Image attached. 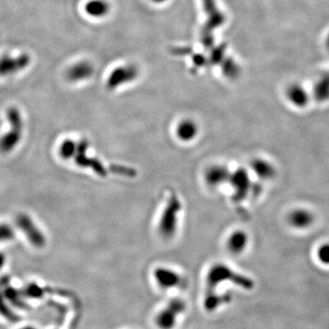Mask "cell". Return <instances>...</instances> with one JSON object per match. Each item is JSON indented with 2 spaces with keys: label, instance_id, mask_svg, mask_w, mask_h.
<instances>
[{
  "label": "cell",
  "instance_id": "6da1fadb",
  "mask_svg": "<svg viewBox=\"0 0 329 329\" xmlns=\"http://www.w3.org/2000/svg\"><path fill=\"white\" fill-rule=\"evenodd\" d=\"M230 282L244 290H252L254 282L250 277L239 274L223 263H217L209 269L207 274L206 294L214 293L219 285Z\"/></svg>",
  "mask_w": 329,
  "mask_h": 329
},
{
  "label": "cell",
  "instance_id": "7a4b0ae2",
  "mask_svg": "<svg viewBox=\"0 0 329 329\" xmlns=\"http://www.w3.org/2000/svg\"><path fill=\"white\" fill-rule=\"evenodd\" d=\"M182 205L176 194H172L167 198L165 207L163 209L159 223V234L165 240H169L175 236L177 224L178 215L181 211Z\"/></svg>",
  "mask_w": 329,
  "mask_h": 329
},
{
  "label": "cell",
  "instance_id": "3957f363",
  "mask_svg": "<svg viewBox=\"0 0 329 329\" xmlns=\"http://www.w3.org/2000/svg\"><path fill=\"white\" fill-rule=\"evenodd\" d=\"M6 115L11 127L9 132L0 138V151L2 153H8L16 148L21 139L23 131V120L18 110L10 107Z\"/></svg>",
  "mask_w": 329,
  "mask_h": 329
},
{
  "label": "cell",
  "instance_id": "277c9868",
  "mask_svg": "<svg viewBox=\"0 0 329 329\" xmlns=\"http://www.w3.org/2000/svg\"><path fill=\"white\" fill-rule=\"evenodd\" d=\"M186 309V304L184 300L180 298L172 299L157 317L156 323L159 329H174L177 318Z\"/></svg>",
  "mask_w": 329,
  "mask_h": 329
},
{
  "label": "cell",
  "instance_id": "5b68a950",
  "mask_svg": "<svg viewBox=\"0 0 329 329\" xmlns=\"http://www.w3.org/2000/svg\"><path fill=\"white\" fill-rule=\"evenodd\" d=\"M229 182L233 189V198L236 202L243 201L249 193L252 192V181L246 170L243 168L231 173Z\"/></svg>",
  "mask_w": 329,
  "mask_h": 329
},
{
  "label": "cell",
  "instance_id": "8992f818",
  "mask_svg": "<svg viewBox=\"0 0 329 329\" xmlns=\"http://www.w3.org/2000/svg\"><path fill=\"white\" fill-rule=\"evenodd\" d=\"M88 148H89V143L85 139H82L80 142L77 143L76 151L73 156L75 163L79 166L93 169L95 173H97L101 176H105L107 174V170L104 167V164L96 159L87 157L86 151Z\"/></svg>",
  "mask_w": 329,
  "mask_h": 329
},
{
  "label": "cell",
  "instance_id": "52a82bcc",
  "mask_svg": "<svg viewBox=\"0 0 329 329\" xmlns=\"http://www.w3.org/2000/svg\"><path fill=\"white\" fill-rule=\"evenodd\" d=\"M16 223L18 229L25 233L27 240L33 246L41 248L45 245V236L27 214H19L16 217Z\"/></svg>",
  "mask_w": 329,
  "mask_h": 329
},
{
  "label": "cell",
  "instance_id": "ba28073f",
  "mask_svg": "<svg viewBox=\"0 0 329 329\" xmlns=\"http://www.w3.org/2000/svg\"><path fill=\"white\" fill-rule=\"evenodd\" d=\"M154 275L158 285L163 289L183 288L186 286L185 279L171 269L159 267L155 270Z\"/></svg>",
  "mask_w": 329,
  "mask_h": 329
},
{
  "label": "cell",
  "instance_id": "9c48e42d",
  "mask_svg": "<svg viewBox=\"0 0 329 329\" xmlns=\"http://www.w3.org/2000/svg\"><path fill=\"white\" fill-rule=\"evenodd\" d=\"M30 63V57L22 54L17 57L4 56L0 58V76H7L27 68Z\"/></svg>",
  "mask_w": 329,
  "mask_h": 329
},
{
  "label": "cell",
  "instance_id": "30bf717a",
  "mask_svg": "<svg viewBox=\"0 0 329 329\" xmlns=\"http://www.w3.org/2000/svg\"><path fill=\"white\" fill-rule=\"evenodd\" d=\"M0 290L9 305L14 306L18 309H23V310L27 309V303L24 300V296L21 291L17 290L10 285L9 277L4 276L1 278Z\"/></svg>",
  "mask_w": 329,
  "mask_h": 329
},
{
  "label": "cell",
  "instance_id": "8fae6325",
  "mask_svg": "<svg viewBox=\"0 0 329 329\" xmlns=\"http://www.w3.org/2000/svg\"><path fill=\"white\" fill-rule=\"evenodd\" d=\"M230 172L223 164H214L207 169L205 173V180L208 186H219L229 182Z\"/></svg>",
  "mask_w": 329,
  "mask_h": 329
},
{
  "label": "cell",
  "instance_id": "7c38bea8",
  "mask_svg": "<svg viewBox=\"0 0 329 329\" xmlns=\"http://www.w3.org/2000/svg\"><path fill=\"white\" fill-rule=\"evenodd\" d=\"M137 75V71L134 67H121L115 69L111 73L108 81L107 87L113 90L124 83L132 82Z\"/></svg>",
  "mask_w": 329,
  "mask_h": 329
},
{
  "label": "cell",
  "instance_id": "4fadbf2b",
  "mask_svg": "<svg viewBox=\"0 0 329 329\" xmlns=\"http://www.w3.org/2000/svg\"><path fill=\"white\" fill-rule=\"evenodd\" d=\"M233 296L230 292L219 294L217 292L214 293H208L205 294V298H204V308L208 312H214L219 307L230 304L232 301Z\"/></svg>",
  "mask_w": 329,
  "mask_h": 329
},
{
  "label": "cell",
  "instance_id": "5bb4252c",
  "mask_svg": "<svg viewBox=\"0 0 329 329\" xmlns=\"http://www.w3.org/2000/svg\"><path fill=\"white\" fill-rule=\"evenodd\" d=\"M198 134V126L191 119H185L178 123L175 128L176 137L182 142H190Z\"/></svg>",
  "mask_w": 329,
  "mask_h": 329
},
{
  "label": "cell",
  "instance_id": "9a60e30c",
  "mask_svg": "<svg viewBox=\"0 0 329 329\" xmlns=\"http://www.w3.org/2000/svg\"><path fill=\"white\" fill-rule=\"evenodd\" d=\"M249 243V236L243 230H238L233 231L227 241V248L232 254H241L244 252Z\"/></svg>",
  "mask_w": 329,
  "mask_h": 329
},
{
  "label": "cell",
  "instance_id": "2e32d148",
  "mask_svg": "<svg viewBox=\"0 0 329 329\" xmlns=\"http://www.w3.org/2000/svg\"><path fill=\"white\" fill-rule=\"evenodd\" d=\"M93 67L86 61L78 62L71 67L67 72V78L71 82H80L93 75Z\"/></svg>",
  "mask_w": 329,
  "mask_h": 329
},
{
  "label": "cell",
  "instance_id": "e0dca14e",
  "mask_svg": "<svg viewBox=\"0 0 329 329\" xmlns=\"http://www.w3.org/2000/svg\"><path fill=\"white\" fill-rule=\"evenodd\" d=\"M289 223L296 229H307L314 222L313 214L304 208H298L289 215Z\"/></svg>",
  "mask_w": 329,
  "mask_h": 329
},
{
  "label": "cell",
  "instance_id": "ac0fdd59",
  "mask_svg": "<svg viewBox=\"0 0 329 329\" xmlns=\"http://www.w3.org/2000/svg\"><path fill=\"white\" fill-rule=\"evenodd\" d=\"M251 165L253 173L263 180L272 179L276 174V170L273 164L265 159H254Z\"/></svg>",
  "mask_w": 329,
  "mask_h": 329
},
{
  "label": "cell",
  "instance_id": "d6986e66",
  "mask_svg": "<svg viewBox=\"0 0 329 329\" xmlns=\"http://www.w3.org/2000/svg\"><path fill=\"white\" fill-rule=\"evenodd\" d=\"M109 10V4L104 0H91L85 5L86 13L94 17L104 16Z\"/></svg>",
  "mask_w": 329,
  "mask_h": 329
},
{
  "label": "cell",
  "instance_id": "ffe728a7",
  "mask_svg": "<svg viewBox=\"0 0 329 329\" xmlns=\"http://www.w3.org/2000/svg\"><path fill=\"white\" fill-rule=\"evenodd\" d=\"M287 98L289 99L291 104L297 107H304L308 102V95L306 91L297 85L291 86L287 91Z\"/></svg>",
  "mask_w": 329,
  "mask_h": 329
},
{
  "label": "cell",
  "instance_id": "44dd1931",
  "mask_svg": "<svg viewBox=\"0 0 329 329\" xmlns=\"http://www.w3.org/2000/svg\"><path fill=\"white\" fill-rule=\"evenodd\" d=\"M0 316L10 321L11 323H16L19 320L18 316L11 309L10 305L5 300L2 292L0 290Z\"/></svg>",
  "mask_w": 329,
  "mask_h": 329
},
{
  "label": "cell",
  "instance_id": "7402d4cb",
  "mask_svg": "<svg viewBox=\"0 0 329 329\" xmlns=\"http://www.w3.org/2000/svg\"><path fill=\"white\" fill-rule=\"evenodd\" d=\"M77 143L72 140H65L60 145V155L63 159H70L73 158L76 151Z\"/></svg>",
  "mask_w": 329,
  "mask_h": 329
},
{
  "label": "cell",
  "instance_id": "603a6c76",
  "mask_svg": "<svg viewBox=\"0 0 329 329\" xmlns=\"http://www.w3.org/2000/svg\"><path fill=\"white\" fill-rule=\"evenodd\" d=\"M14 230L9 225L1 223L0 224V242L10 241L14 238Z\"/></svg>",
  "mask_w": 329,
  "mask_h": 329
},
{
  "label": "cell",
  "instance_id": "cb8c5ba5",
  "mask_svg": "<svg viewBox=\"0 0 329 329\" xmlns=\"http://www.w3.org/2000/svg\"><path fill=\"white\" fill-rule=\"evenodd\" d=\"M318 256L321 263L329 265V243L324 244L319 248Z\"/></svg>",
  "mask_w": 329,
  "mask_h": 329
},
{
  "label": "cell",
  "instance_id": "d4e9b609",
  "mask_svg": "<svg viewBox=\"0 0 329 329\" xmlns=\"http://www.w3.org/2000/svg\"><path fill=\"white\" fill-rule=\"evenodd\" d=\"M5 256L4 253L0 252V270L3 268V266L5 265Z\"/></svg>",
  "mask_w": 329,
  "mask_h": 329
},
{
  "label": "cell",
  "instance_id": "484cf974",
  "mask_svg": "<svg viewBox=\"0 0 329 329\" xmlns=\"http://www.w3.org/2000/svg\"><path fill=\"white\" fill-rule=\"evenodd\" d=\"M154 3H158V4H160V3H163L165 0H151Z\"/></svg>",
  "mask_w": 329,
  "mask_h": 329
},
{
  "label": "cell",
  "instance_id": "4316f807",
  "mask_svg": "<svg viewBox=\"0 0 329 329\" xmlns=\"http://www.w3.org/2000/svg\"><path fill=\"white\" fill-rule=\"evenodd\" d=\"M35 329V328H32V327H25V328H23V329Z\"/></svg>",
  "mask_w": 329,
  "mask_h": 329
}]
</instances>
